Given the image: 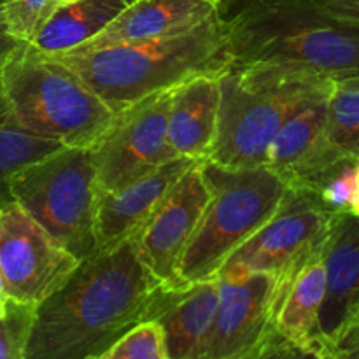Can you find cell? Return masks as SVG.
Listing matches in <instances>:
<instances>
[{
    "mask_svg": "<svg viewBox=\"0 0 359 359\" xmlns=\"http://www.w3.org/2000/svg\"><path fill=\"white\" fill-rule=\"evenodd\" d=\"M167 291L130 241L97 252L35 307L27 359H97L137 325L156 321Z\"/></svg>",
    "mask_w": 359,
    "mask_h": 359,
    "instance_id": "1",
    "label": "cell"
},
{
    "mask_svg": "<svg viewBox=\"0 0 359 359\" xmlns=\"http://www.w3.org/2000/svg\"><path fill=\"white\" fill-rule=\"evenodd\" d=\"M230 67L339 81L359 76V25L314 0H219Z\"/></svg>",
    "mask_w": 359,
    "mask_h": 359,
    "instance_id": "2",
    "label": "cell"
},
{
    "mask_svg": "<svg viewBox=\"0 0 359 359\" xmlns=\"http://www.w3.org/2000/svg\"><path fill=\"white\" fill-rule=\"evenodd\" d=\"M77 74L112 112L203 74L230 69L219 16L167 37L49 55Z\"/></svg>",
    "mask_w": 359,
    "mask_h": 359,
    "instance_id": "3",
    "label": "cell"
},
{
    "mask_svg": "<svg viewBox=\"0 0 359 359\" xmlns=\"http://www.w3.org/2000/svg\"><path fill=\"white\" fill-rule=\"evenodd\" d=\"M0 81L21 125L65 147H90L116 114L74 70L30 42L4 62Z\"/></svg>",
    "mask_w": 359,
    "mask_h": 359,
    "instance_id": "4",
    "label": "cell"
},
{
    "mask_svg": "<svg viewBox=\"0 0 359 359\" xmlns=\"http://www.w3.org/2000/svg\"><path fill=\"white\" fill-rule=\"evenodd\" d=\"M209 202L179 265L182 286L216 279L226 259L279 209L287 184L269 167L223 168L200 161Z\"/></svg>",
    "mask_w": 359,
    "mask_h": 359,
    "instance_id": "5",
    "label": "cell"
},
{
    "mask_svg": "<svg viewBox=\"0 0 359 359\" xmlns=\"http://www.w3.org/2000/svg\"><path fill=\"white\" fill-rule=\"evenodd\" d=\"M16 202L79 262L98 252L97 172L90 147H62L18 172L9 182Z\"/></svg>",
    "mask_w": 359,
    "mask_h": 359,
    "instance_id": "6",
    "label": "cell"
},
{
    "mask_svg": "<svg viewBox=\"0 0 359 359\" xmlns=\"http://www.w3.org/2000/svg\"><path fill=\"white\" fill-rule=\"evenodd\" d=\"M304 77L269 69H235L219 76V109L212 147L203 161L223 168L269 165L287 102Z\"/></svg>",
    "mask_w": 359,
    "mask_h": 359,
    "instance_id": "7",
    "label": "cell"
},
{
    "mask_svg": "<svg viewBox=\"0 0 359 359\" xmlns=\"http://www.w3.org/2000/svg\"><path fill=\"white\" fill-rule=\"evenodd\" d=\"M340 217L344 216L326 210L311 193L287 188L276 214L226 259L223 269L269 273L277 279L276 294L283 293L312 258L325 252Z\"/></svg>",
    "mask_w": 359,
    "mask_h": 359,
    "instance_id": "8",
    "label": "cell"
},
{
    "mask_svg": "<svg viewBox=\"0 0 359 359\" xmlns=\"http://www.w3.org/2000/svg\"><path fill=\"white\" fill-rule=\"evenodd\" d=\"M170 95L172 88L116 112L104 133L91 144L100 191L121 188L177 158L167 135Z\"/></svg>",
    "mask_w": 359,
    "mask_h": 359,
    "instance_id": "9",
    "label": "cell"
},
{
    "mask_svg": "<svg viewBox=\"0 0 359 359\" xmlns=\"http://www.w3.org/2000/svg\"><path fill=\"white\" fill-rule=\"evenodd\" d=\"M79 263L16 202L0 207V273L7 298L37 307Z\"/></svg>",
    "mask_w": 359,
    "mask_h": 359,
    "instance_id": "10",
    "label": "cell"
},
{
    "mask_svg": "<svg viewBox=\"0 0 359 359\" xmlns=\"http://www.w3.org/2000/svg\"><path fill=\"white\" fill-rule=\"evenodd\" d=\"M217 280L219 300L198 359H237L273 328L277 279L226 266Z\"/></svg>",
    "mask_w": 359,
    "mask_h": 359,
    "instance_id": "11",
    "label": "cell"
},
{
    "mask_svg": "<svg viewBox=\"0 0 359 359\" xmlns=\"http://www.w3.org/2000/svg\"><path fill=\"white\" fill-rule=\"evenodd\" d=\"M209 202V188L196 161L153 216L130 238L142 265L168 290L182 286L179 265Z\"/></svg>",
    "mask_w": 359,
    "mask_h": 359,
    "instance_id": "12",
    "label": "cell"
},
{
    "mask_svg": "<svg viewBox=\"0 0 359 359\" xmlns=\"http://www.w3.org/2000/svg\"><path fill=\"white\" fill-rule=\"evenodd\" d=\"M332 88L333 79L304 77L287 102L266 165L287 186L344 156L326 142V116Z\"/></svg>",
    "mask_w": 359,
    "mask_h": 359,
    "instance_id": "13",
    "label": "cell"
},
{
    "mask_svg": "<svg viewBox=\"0 0 359 359\" xmlns=\"http://www.w3.org/2000/svg\"><path fill=\"white\" fill-rule=\"evenodd\" d=\"M195 163L196 160L191 158L177 156L137 181L112 191L98 193V252L111 251L130 241Z\"/></svg>",
    "mask_w": 359,
    "mask_h": 359,
    "instance_id": "14",
    "label": "cell"
},
{
    "mask_svg": "<svg viewBox=\"0 0 359 359\" xmlns=\"http://www.w3.org/2000/svg\"><path fill=\"white\" fill-rule=\"evenodd\" d=\"M219 0H132L79 51L167 37L216 16Z\"/></svg>",
    "mask_w": 359,
    "mask_h": 359,
    "instance_id": "15",
    "label": "cell"
},
{
    "mask_svg": "<svg viewBox=\"0 0 359 359\" xmlns=\"http://www.w3.org/2000/svg\"><path fill=\"white\" fill-rule=\"evenodd\" d=\"M323 262L326 294L319 314V335L330 347L349 325L359 304V216L340 217Z\"/></svg>",
    "mask_w": 359,
    "mask_h": 359,
    "instance_id": "16",
    "label": "cell"
},
{
    "mask_svg": "<svg viewBox=\"0 0 359 359\" xmlns=\"http://www.w3.org/2000/svg\"><path fill=\"white\" fill-rule=\"evenodd\" d=\"M219 76L203 74L172 88L167 135L177 156L203 161L209 154L216 135Z\"/></svg>",
    "mask_w": 359,
    "mask_h": 359,
    "instance_id": "17",
    "label": "cell"
},
{
    "mask_svg": "<svg viewBox=\"0 0 359 359\" xmlns=\"http://www.w3.org/2000/svg\"><path fill=\"white\" fill-rule=\"evenodd\" d=\"M219 300V280L168 290L156 321L163 328L168 359H198Z\"/></svg>",
    "mask_w": 359,
    "mask_h": 359,
    "instance_id": "18",
    "label": "cell"
},
{
    "mask_svg": "<svg viewBox=\"0 0 359 359\" xmlns=\"http://www.w3.org/2000/svg\"><path fill=\"white\" fill-rule=\"evenodd\" d=\"M325 294L326 270L323 255H319L297 273L283 293L276 294L273 330L293 346L323 342L319 335V314Z\"/></svg>",
    "mask_w": 359,
    "mask_h": 359,
    "instance_id": "19",
    "label": "cell"
},
{
    "mask_svg": "<svg viewBox=\"0 0 359 359\" xmlns=\"http://www.w3.org/2000/svg\"><path fill=\"white\" fill-rule=\"evenodd\" d=\"M132 0H74L48 14L30 44L44 55L72 51L100 34Z\"/></svg>",
    "mask_w": 359,
    "mask_h": 359,
    "instance_id": "20",
    "label": "cell"
},
{
    "mask_svg": "<svg viewBox=\"0 0 359 359\" xmlns=\"http://www.w3.org/2000/svg\"><path fill=\"white\" fill-rule=\"evenodd\" d=\"M62 147L65 146L58 140L46 139L21 125L0 81V207L13 202L9 182L18 172Z\"/></svg>",
    "mask_w": 359,
    "mask_h": 359,
    "instance_id": "21",
    "label": "cell"
},
{
    "mask_svg": "<svg viewBox=\"0 0 359 359\" xmlns=\"http://www.w3.org/2000/svg\"><path fill=\"white\" fill-rule=\"evenodd\" d=\"M358 158H337L287 188L311 193L326 210L337 216H359Z\"/></svg>",
    "mask_w": 359,
    "mask_h": 359,
    "instance_id": "22",
    "label": "cell"
},
{
    "mask_svg": "<svg viewBox=\"0 0 359 359\" xmlns=\"http://www.w3.org/2000/svg\"><path fill=\"white\" fill-rule=\"evenodd\" d=\"M326 142L335 153L359 156V76L333 81L326 116Z\"/></svg>",
    "mask_w": 359,
    "mask_h": 359,
    "instance_id": "23",
    "label": "cell"
},
{
    "mask_svg": "<svg viewBox=\"0 0 359 359\" xmlns=\"http://www.w3.org/2000/svg\"><path fill=\"white\" fill-rule=\"evenodd\" d=\"M97 359H168L163 328L158 321L140 323Z\"/></svg>",
    "mask_w": 359,
    "mask_h": 359,
    "instance_id": "24",
    "label": "cell"
},
{
    "mask_svg": "<svg viewBox=\"0 0 359 359\" xmlns=\"http://www.w3.org/2000/svg\"><path fill=\"white\" fill-rule=\"evenodd\" d=\"M35 305L6 300L0 318V359H27V344L34 323Z\"/></svg>",
    "mask_w": 359,
    "mask_h": 359,
    "instance_id": "25",
    "label": "cell"
},
{
    "mask_svg": "<svg viewBox=\"0 0 359 359\" xmlns=\"http://www.w3.org/2000/svg\"><path fill=\"white\" fill-rule=\"evenodd\" d=\"M51 0H0V18L7 32L21 42H30L48 16Z\"/></svg>",
    "mask_w": 359,
    "mask_h": 359,
    "instance_id": "26",
    "label": "cell"
},
{
    "mask_svg": "<svg viewBox=\"0 0 359 359\" xmlns=\"http://www.w3.org/2000/svg\"><path fill=\"white\" fill-rule=\"evenodd\" d=\"M326 359H359V325H351L328 347Z\"/></svg>",
    "mask_w": 359,
    "mask_h": 359,
    "instance_id": "27",
    "label": "cell"
},
{
    "mask_svg": "<svg viewBox=\"0 0 359 359\" xmlns=\"http://www.w3.org/2000/svg\"><path fill=\"white\" fill-rule=\"evenodd\" d=\"M287 340L283 339L276 330H270L251 351H248L245 354H242L237 359H279L280 354L284 353V349L287 347Z\"/></svg>",
    "mask_w": 359,
    "mask_h": 359,
    "instance_id": "28",
    "label": "cell"
},
{
    "mask_svg": "<svg viewBox=\"0 0 359 359\" xmlns=\"http://www.w3.org/2000/svg\"><path fill=\"white\" fill-rule=\"evenodd\" d=\"M326 13L359 25V0H314Z\"/></svg>",
    "mask_w": 359,
    "mask_h": 359,
    "instance_id": "29",
    "label": "cell"
},
{
    "mask_svg": "<svg viewBox=\"0 0 359 359\" xmlns=\"http://www.w3.org/2000/svg\"><path fill=\"white\" fill-rule=\"evenodd\" d=\"M326 353H328V346L323 342L312 344V346L287 344L279 359H326Z\"/></svg>",
    "mask_w": 359,
    "mask_h": 359,
    "instance_id": "30",
    "label": "cell"
},
{
    "mask_svg": "<svg viewBox=\"0 0 359 359\" xmlns=\"http://www.w3.org/2000/svg\"><path fill=\"white\" fill-rule=\"evenodd\" d=\"M21 44H23V42L18 41L16 37H13V35L7 32L6 25H4L2 18H0V67L4 65V62H6Z\"/></svg>",
    "mask_w": 359,
    "mask_h": 359,
    "instance_id": "31",
    "label": "cell"
},
{
    "mask_svg": "<svg viewBox=\"0 0 359 359\" xmlns=\"http://www.w3.org/2000/svg\"><path fill=\"white\" fill-rule=\"evenodd\" d=\"M351 325H359V304H358V307H356V311H354V314H353V318H351V321H349V325L347 326H351ZM346 326V328H347Z\"/></svg>",
    "mask_w": 359,
    "mask_h": 359,
    "instance_id": "32",
    "label": "cell"
},
{
    "mask_svg": "<svg viewBox=\"0 0 359 359\" xmlns=\"http://www.w3.org/2000/svg\"><path fill=\"white\" fill-rule=\"evenodd\" d=\"M0 300H7V294H6V286H4L2 273H0Z\"/></svg>",
    "mask_w": 359,
    "mask_h": 359,
    "instance_id": "33",
    "label": "cell"
},
{
    "mask_svg": "<svg viewBox=\"0 0 359 359\" xmlns=\"http://www.w3.org/2000/svg\"><path fill=\"white\" fill-rule=\"evenodd\" d=\"M62 2H63V0H51V2H49V9H48V14L51 13V11L55 9V7H58L60 4H62ZM46 18H48V16H46ZM46 18H44V20H46Z\"/></svg>",
    "mask_w": 359,
    "mask_h": 359,
    "instance_id": "34",
    "label": "cell"
},
{
    "mask_svg": "<svg viewBox=\"0 0 359 359\" xmlns=\"http://www.w3.org/2000/svg\"><path fill=\"white\" fill-rule=\"evenodd\" d=\"M4 311H6V300H0V318H2Z\"/></svg>",
    "mask_w": 359,
    "mask_h": 359,
    "instance_id": "35",
    "label": "cell"
},
{
    "mask_svg": "<svg viewBox=\"0 0 359 359\" xmlns=\"http://www.w3.org/2000/svg\"><path fill=\"white\" fill-rule=\"evenodd\" d=\"M358 182H359V158H358Z\"/></svg>",
    "mask_w": 359,
    "mask_h": 359,
    "instance_id": "36",
    "label": "cell"
},
{
    "mask_svg": "<svg viewBox=\"0 0 359 359\" xmlns=\"http://www.w3.org/2000/svg\"><path fill=\"white\" fill-rule=\"evenodd\" d=\"M63 2H74V0H63ZM63 2H62V4H63Z\"/></svg>",
    "mask_w": 359,
    "mask_h": 359,
    "instance_id": "37",
    "label": "cell"
}]
</instances>
